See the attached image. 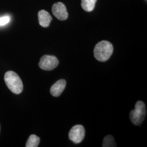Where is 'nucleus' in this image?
Instances as JSON below:
<instances>
[{"instance_id": "obj_1", "label": "nucleus", "mask_w": 147, "mask_h": 147, "mask_svg": "<svg viewBox=\"0 0 147 147\" xmlns=\"http://www.w3.org/2000/svg\"><path fill=\"white\" fill-rule=\"evenodd\" d=\"M113 51V47L110 42L102 40L96 44L94 49L95 58L100 62L107 61Z\"/></svg>"}, {"instance_id": "obj_2", "label": "nucleus", "mask_w": 147, "mask_h": 147, "mask_svg": "<svg viewBox=\"0 0 147 147\" xmlns=\"http://www.w3.org/2000/svg\"><path fill=\"white\" fill-rule=\"evenodd\" d=\"M5 81L8 88L16 94H20L23 90V84L20 78L13 71H8L5 75Z\"/></svg>"}, {"instance_id": "obj_3", "label": "nucleus", "mask_w": 147, "mask_h": 147, "mask_svg": "<svg viewBox=\"0 0 147 147\" xmlns=\"http://www.w3.org/2000/svg\"><path fill=\"white\" fill-rule=\"evenodd\" d=\"M146 116V107L142 101H138L135 104V109L130 112V119L135 125L141 124Z\"/></svg>"}, {"instance_id": "obj_4", "label": "nucleus", "mask_w": 147, "mask_h": 147, "mask_svg": "<svg viewBox=\"0 0 147 147\" xmlns=\"http://www.w3.org/2000/svg\"><path fill=\"white\" fill-rule=\"evenodd\" d=\"M58 64L59 61L56 56L44 55L40 58L39 66L42 70L50 71L56 68Z\"/></svg>"}, {"instance_id": "obj_5", "label": "nucleus", "mask_w": 147, "mask_h": 147, "mask_svg": "<svg viewBox=\"0 0 147 147\" xmlns=\"http://www.w3.org/2000/svg\"><path fill=\"white\" fill-rule=\"evenodd\" d=\"M85 130L82 125L74 126L69 132V139L75 144H79L84 139Z\"/></svg>"}, {"instance_id": "obj_6", "label": "nucleus", "mask_w": 147, "mask_h": 147, "mask_svg": "<svg viewBox=\"0 0 147 147\" xmlns=\"http://www.w3.org/2000/svg\"><path fill=\"white\" fill-rule=\"evenodd\" d=\"M52 12L53 16L59 20H65L68 18L67 8L62 2H59L53 4L52 7Z\"/></svg>"}, {"instance_id": "obj_7", "label": "nucleus", "mask_w": 147, "mask_h": 147, "mask_svg": "<svg viewBox=\"0 0 147 147\" xmlns=\"http://www.w3.org/2000/svg\"><path fill=\"white\" fill-rule=\"evenodd\" d=\"M66 81L64 79H61L57 81L51 86L50 88V93L51 95L58 97L62 93V92L66 87Z\"/></svg>"}, {"instance_id": "obj_8", "label": "nucleus", "mask_w": 147, "mask_h": 147, "mask_svg": "<svg viewBox=\"0 0 147 147\" xmlns=\"http://www.w3.org/2000/svg\"><path fill=\"white\" fill-rule=\"evenodd\" d=\"M38 20L39 25L42 27L49 26L53 20L51 16L45 10H41L38 12Z\"/></svg>"}, {"instance_id": "obj_9", "label": "nucleus", "mask_w": 147, "mask_h": 147, "mask_svg": "<svg viewBox=\"0 0 147 147\" xmlns=\"http://www.w3.org/2000/svg\"><path fill=\"white\" fill-rule=\"evenodd\" d=\"M97 0H81V7L82 9L88 12L93 11Z\"/></svg>"}, {"instance_id": "obj_10", "label": "nucleus", "mask_w": 147, "mask_h": 147, "mask_svg": "<svg viewBox=\"0 0 147 147\" xmlns=\"http://www.w3.org/2000/svg\"><path fill=\"white\" fill-rule=\"evenodd\" d=\"M40 143V138L35 135H30L26 144V147H38Z\"/></svg>"}, {"instance_id": "obj_11", "label": "nucleus", "mask_w": 147, "mask_h": 147, "mask_svg": "<svg viewBox=\"0 0 147 147\" xmlns=\"http://www.w3.org/2000/svg\"><path fill=\"white\" fill-rule=\"evenodd\" d=\"M116 143L114 137L112 135H107L105 137L102 142L103 147H116Z\"/></svg>"}, {"instance_id": "obj_12", "label": "nucleus", "mask_w": 147, "mask_h": 147, "mask_svg": "<svg viewBox=\"0 0 147 147\" xmlns=\"http://www.w3.org/2000/svg\"><path fill=\"white\" fill-rule=\"evenodd\" d=\"M11 18L9 16H5L0 18V26H4L9 22Z\"/></svg>"}, {"instance_id": "obj_13", "label": "nucleus", "mask_w": 147, "mask_h": 147, "mask_svg": "<svg viewBox=\"0 0 147 147\" xmlns=\"http://www.w3.org/2000/svg\"><path fill=\"white\" fill-rule=\"evenodd\" d=\"M0 131H1V126H0Z\"/></svg>"}]
</instances>
